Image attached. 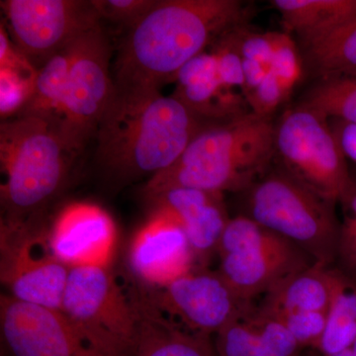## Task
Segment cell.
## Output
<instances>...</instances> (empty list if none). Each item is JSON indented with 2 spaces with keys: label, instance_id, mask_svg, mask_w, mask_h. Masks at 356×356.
<instances>
[{
  "label": "cell",
  "instance_id": "obj_9",
  "mask_svg": "<svg viewBox=\"0 0 356 356\" xmlns=\"http://www.w3.org/2000/svg\"><path fill=\"white\" fill-rule=\"evenodd\" d=\"M62 311L112 355L128 356L137 332V312L108 267H70Z\"/></svg>",
  "mask_w": 356,
  "mask_h": 356
},
{
  "label": "cell",
  "instance_id": "obj_26",
  "mask_svg": "<svg viewBox=\"0 0 356 356\" xmlns=\"http://www.w3.org/2000/svg\"><path fill=\"white\" fill-rule=\"evenodd\" d=\"M270 38L273 48L270 70L288 97L303 70L302 55L289 35L270 33Z\"/></svg>",
  "mask_w": 356,
  "mask_h": 356
},
{
  "label": "cell",
  "instance_id": "obj_22",
  "mask_svg": "<svg viewBox=\"0 0 356 356\" xmlns=\"http://www.w3.org/2000/svg\"><path fill=\"white\" fill-rule=\"evenodd\" d=\"M72 43L40 67L32 96L17 115L39 117L53 123L64 100L69 81Z\"/></svg>",
  "mask_w": 356,
  "mask_h": 356
},
{
  "label": "cell",
  "instance_id": "obj_24",
  "mask_svg": "<svg viewBox=\"0 0 356 356\" xmlns=\"http://www.w3.org/2000/svg\"><path fill=\"white\" fill-rule=\"evenodd\" d=\"M299 105L327 119L356 125V74H334L318 79Z\"/></svg>",
  "mask_w": 356,
  "mask_h": 356
},
{
  "label": "cell",
  "instance_id": "obj_6",
  "mask_svg": "<svg viewBox=\"0 0 356 356\" xmlns=\"http://www.w3.org/2000/svg\"><path fill=\"white\" fill-rule=\"evenodd\" d=\"M275 156L282 168L321 197L336 204L351 175L330 119L298 106L275 124Z\"/></svg>",
  "mask_w": 356,
  "mask_h": 356
},
{
  "label": "cell",
  "instance_id": "obj_18",
  "mask_svg": "<svg viewBox=\"0 0 356 356\" xmlns=\"http://www.w3.org/2000/svg\"><path fill=\"white\" fill-rule=\"evenodd\" d=\"M134 304L137 332L128 356H217L209 336L175 324L146 299Z\"/></svg>",
  "mask_w": 356,
  "mask_h": 356
},
{
  "label": "cell",
  "instance_id": "obj_27",
  "mask_svg": "<svg viewBox=\"0 0 356 356\" xmlns=\"http://www.w3.org/2000/svg\"><path fill=\"white\" fill-rule=\"evenodd\" d=\"M37 74L0 67V114L2 118L16 116L32 96Z\"/></svg>",
  "mask_w": 356,
  "mask_h": 356
},
{
  "label": "cell",
  "instance_id": "obj_13",
  "mask_svg": "<svg viewBox=\"0 0 356 356\" xmlns=\"http://www.w3.org/2000/svg\"><path fill=\"white\" fill-rule=\"evenodd\" d=\"M51 250L67 266H108L117 242L113 218L96 204L65 206L48 231Z\"/></svg>",
  "mask_w": 356,
  "mask_h": 356
},
{
  "label": "cell",
  "instance_id": "obj_34",
  "mask_svg": "<svg viewBox=\"0 0 356 356\" xmlns=\"http://www.w3.org/2000/svg\"><path fill=\"white\" fill-rule=\"evenodd\" d=\"M243 76H245V88H243V93L245 95L254 90L259 83L264 81V77L268 74V67H264L259 63L254 62V60H243Z\"/></svg>",
  "mask_w": 356,
  "mask_h": 356
},
{
  "label": "cell",
  "instance_id": "obj_30",
  "mask_svg": "<svg viewBox=\"0 0 356 356\" xmlns=\"http://www.w3.org/2000/svg\"><path fill=\"white\" fill-rule=\"evenodd\" d=\"M280 81L271 70L254 90L245 95L252 113L262 117H271L274 110L286 98Z\"/></svg>",
  "mask_w": 356,
  "mask_h": 356
},
{
  "label": "cell",
  "instance_id": "obj_17",
  "mask_svg": "<svg viewBox=\"0 0 356 356\" xmlns=\"http://www.w3.org/2000/svg\"><path fill=\"white\" fill-rule=\"evenodd\" d=\"M217 356H306L277 318L261 308L254 317L236 318L216 334Z\"/></svg>",
  "mask_w": 356,
  "mask_h": 356
},
{
  "label": "cell",
  "instance_id": "obj_21",
  "mask_svg": "<svg viewBox=\"0 0 356 356\" xmlns=\"http://www.w3.org/2000/svg\"><path fill=\"white\" fill-rule=\"evenodd\" d=\"M302 60L303 65L318 79L356 74V18L302 47Z\"/></svg>",
  "mask_w": 356,
  "mask_h": 356
},
{
  "label": "cell",
  "instance_id": "obj_5",
  "mask_svg": "<svg viewBox=\"0 0 356 356\" xmlns=\"http://www.w3.org/2000/svg\"><path fill=\"white\" fill-rule=\"evenodd\" d=\"M245 216L330 266L337 257L336 204L321 197L282 168L262 175L248 191Z\"/></svg>",
  "mask_w": 356,
  "mask_h": 356
},
{
  "label": "cell",
  "instance_id": "obj_1",
  "mask_svg": "<svg viewBox=\"0 0 356 356\" xmlns=\"http://www.w3.org/2000/svg\"><path fill=\"white\" fill-rule=\"evenodd\" d=\"M245 15L238 0H156L119 47L115 90H159L224 33L243 25Z\"/></svg>",
  "mask_w": 356,
  "mask_h": 356
},
{
  "label": "cell",
  "instance_id": "obj_28",
  "mask_svg": "<svg viewBox=\"0 0 356 356\" xmlns=\"http://www.w3.org/2000/svg\"><path fill=\"white\" fill-rule=\"evenodd\" d=\"M327 312L312 311L270 316L282 323L300 346L318 350L327 324Z\"/></svg>",
  "mask_w": 356,
  "mask_h": 356
},
{
  "label": "cell",
  "instance_id": "obj_25",
  "mask_svg": "<svg viewBox=\"0 0 356 356\" xmlns=\"http://www.w3.org/2000/svg\"><path fill=\"white\" fill-rule=\"evenodd\" d=\"M233 28L214 43L212 54L216 58L218 76L228 88H245L243 58L240 51V28Z\"/></svg>",
  "mask_w": 356,
  "mask_h": 356
},
{
  "label": "cell",
  "instance_id": "obj_20",
  "mask_svg": "<svg viewBox=\"0 0 356 356\" xmlns=\"http://www.w3.org/2000/svg\"><path fill=\"white\" fill-rule=\"evenodd\" d=\"M285 26L301 47L313 43L356 18V0H274Z\"/></svg>",
  "mask_w": 356,
  "mask_h": 356
},
{
  "label": "cell",
  "instance_id": "obj_35",
  "mask_svg": "<svg viewBox=\"0 0 356 356\" xmlns=\"http://www.w3.org/2000/svg\"><path fill=\"white\" fill-rule=\"evenodd\" d=\"M331 356H356L355 351H353V348H348V350L341 351V353H337V355H331Z\"/></svg>",
  "mask_w": 356,
  "mask_h": 356
},
{
  "label": "cell",
  "instance_id": "obj_12",
  "mask_svg": "<svg viewBox=\"0 0 356 356\" xmlns=\"http://www.w3.org/2000/svg\"><path fill=\"white\" fill-rule=\"evenodd\" d=\"M159 289L154 305L205 336L217 334L252 306L238 299L219 273L193 269Z\"/></svg>",
  "mask_w": 356,
  "mask_h": 356
},
{
  "label": "cell",
  "instance_id": "obj_36",
  "mask_svg": "<svg viewBox=\"0 0 356 356\" xmlns=\"http://www.w3.org/2000/svg\"><path fill=\"white\" fill-rule=\"evenodd\" d=\"M353 351H355V355H356V339H355V343H353Z\"/></svg>",
  "mask_w": 356,
  "mask_h": 356
},
{
  "label": "cell",
  "instance_id": "obj_23",
  "mask_svg": "<svg viewBox=\"0 0 356 356\" xmlns=\"http://www.w3.org/2000/svg\"><path fill=\"white\" fill-rule=\"evenodd\" d=\"M356 339V286L337 273L336 287L318 350L331 356L353 348Z\"/></svg>",
  "mask_w": 356,
  "mask_h": 356
},
{
  "label": "cell",
  "instance_id": "obj_2",
  "mask_svg": "<svg viewBox=\"0 0 356 356\" xmlns=\"http://www.w3.org/2000/svg\"><path fill=\"white\" fill-rule=\"evenodd\" d=\"M209 123L175 95L115 90L96 132V156L115 180L151 178L175 165Z\"/></svg>",
  "mask_w": 356,
  "mask_h": 356
},
{
  "label": "cell",
  "instance_id": "obj_32",
  "mask_svg": "<svg viewBox=\"0 0 356 356\" xmlns=\"http://www.w3.org/2000/svg\"><path fill=\"white\" fill-rule=\"evenodd\" d=\"M330 123L343 156L356 165V125L339 119H330Z\"/></svg>",
  "mask_w": 356,
  "mask_h": 356
},
{
  "label": "cell",
  "instance_id": "obj_14",
  "mask_svg": "<svg viewBox=\"0 0 356 356\" xmlns=\"http://www.w3.org/2000/svg\"><path fill=\"white\" fill-rule=\"evenodd\" d=\"M129 261L140 280L161 288L193 270L195 255L180 222L156 209L134 236Z\"/></svg>",
  "mask_w": 356,
  "mask_h": 356
},
{
  "label": "cell",
  "instance_id": "obj_29",
  "mask_svg": "<svg viewBox=\"0 0 356 356\" xmlns=\"http://www.w3.org/2000/svg\"><path fill=\"white\" fill-rule=\"evenodd\" d=\"M92 3L100 20L129 29L153 7L156 0H92Z\"/></svg>",
  "mask_w": 356,
  "mask_h": 356
},
{
  "label": "cell",
  "instance_id": "obj_3",
  "mask_svg": "<svg viewBox=\"0 0 356 356\" xmlns=\"http://www.w3.org/2000/svg\"><path fill=\"white\" fill-rule=\"evenodd\" d=\"M275 156L271 117L245 113L212 122L194 137L175 165L147 180V197L173 187L224 193L248 191Z\"/></svg>",
  "mask_w": 356,
  "mask_h": 356
},
{
  "label": "cell",
  "instance_id": "obj_4",
  "mask_svg": "<svg viewBox=\"0 0 356 356\" xmlns=\"http://www.w3.org/2000/svg\"><path fill=\"white\" fill-rule=\"evenodd\" d=\"M76 153L50 122L16 115L0 126L1 222L37 221L60 193Z\"/></svg>",
  "mask_w": 356,
  "mask_h": 356
},
{
  "label": "cell",
  "instance_id": "obj_11",
  "mask_svg": "<svg viewBox=\"0 0 356 356\" xmlns=\"http://www.w3.org/2000/svg\"><path fill=\"white\" fill-rule=\"evenodd\" d=\"M0 327L8 356H114L62 310L7 294L0 299Z\"/></svg>",
  "mask_w": 356,
  "mask_h": 356
},
{
  "label": "cell",
  "instance_id": "obj_19",
  "mask_svg": "<svg viewBox=\"0 0 356 356\" xmlns=\"http://www.w3.org/2000/svg\"><path fill=\"white\" fill-rule=\"evenodd\" d=\"M337 271L325 264H315L293 273L267 293L259 308L270 315L290 312H327Z\"/></svg>",
  "mask_w": 356,
  "mask_h": 356
},
{
  "label": "cell",
  "instance_id": "obj_10",
  "mask_svg": "<svg viewBox=\"0 0 356 356\" xmlns=\"http://www.w3.org/2000/svg\"><path fill=\"white\" fill-rule=\"evenodd\" d=\"M14 46L39 70L53 56L100 25L92 1H1Z\"/></svg>",
  "mask_w": 356,
  "mask_h": 356
},
{
  "label": "cell",
  "instance_id": "obj_31",
  "mask_svg": "<svg viewBox=\"0 0 356 356\" xmlns=\"http://www.w3.org/2000/svg\"><path fill=\"white\" fill-rule=\"evenodd\" d=\"M240 51L243 60H254L270 69L273 55L270 33L257 34L245 32L241 27Z\"/></svg>",
  "mask_w": 356,
  "mask_h": 356
},
{
  "label": "cell",
  "instance_id": "obj_15",
  "mask_svg": "<svg viewBox=\"0 0 356 356\" xmlns=\"http://www.w3.org/2000/svg\"><path fill=\"white\" fill-rule=\"evenodd\" d=\"M218 271L245 303L267 294L281 281L315 264L301 248L286 242L277 247L257 248L238 254L220 255Z\"/></svg>",
  "mask_w": 356,
  "mask_h": 356
},
{
  "label": "cell",
  "instance_id": "obj_33",
  "mask_svg": "<svg viewBox=\"0 0 356 356\" xmlns=\"http://www.w3.org/2000/svg\"><path fill=\"white\" fill-rule=\"evenodd\" d=\"M337 255L341 257L346 268L356 276V229L350 232H339Z\"/></svg>",
  "mask_w": 356,
  "mask_h": 356
},
{
  "label": "cell",
  "instance_id": "obj_16",
  "mask_svg": "<svg viewBox=\"0 0 356 356\" xmlns=\"http://www.w3.org/2000/svg\"><path fill=\"white\" fill-rule=\"evenodd\" d=\"M147 198L156 209L170 213L180 222L195 259H202L218 250L229 220L222 194L173 187Z\"/></svg>",
  "mask_w": 356,
  "mask_h": 356
},
{
  "label": "cell",
  "instance_id": "obj_8",
  "mask_svg": "<svg viewBox=\"0 0 356 356\" xmlns=\"http://www.w3.org/2000/svg\"><path fill=\"white\" fill-rule=\"evenodd\" d=\"M0 277L9 296L62 310L70 267L60 261L41 220L1 222Z\"/></svg>",
  "mask_w": 356,
  "mask_h": 356
},
{
  "label": "cell",
  "instance_id": "obj_7",
  "mask_svg": "<svg viewBox=\"0 0 356 356\" xmlns=\"http://www.w3.org/2000/svg\"><path fill=\"white\" fill-rule=\"evenodd\" d=\"M111 49L102 24L72 43L67 89L51 125L77 154L95 137L115 92L110 74Z\"/></svg>",
  "mask_w": 356,
  "mask_h": 356
}]
</instances>
